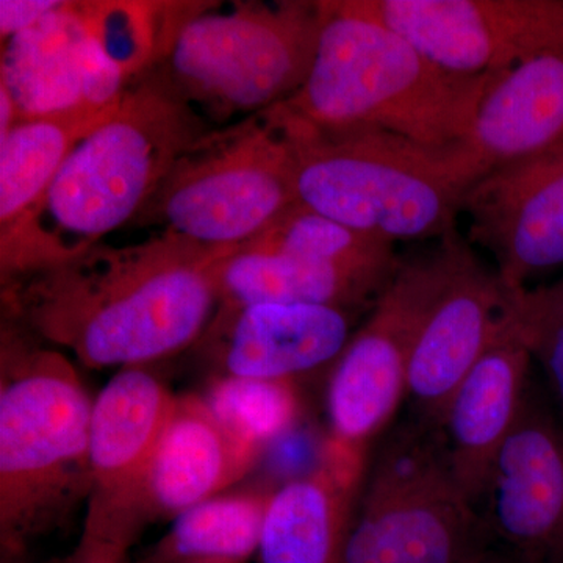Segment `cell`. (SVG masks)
Listing matches in <instances>:
<instances>
[{
  "label": "cell",
  "mask_w": 563,
  "mask_h": 563,
  "mask_svg": "<svg viewBox=\"0 0 563 563\" xmlns=\"http://www.w3.org/2000/svg\"><path fill=\"white\" fill-rule=\"evenodd\" d=\"M514 322L563 417V276L515 291Z\"/></svg>",
  "instance_id": "cell-26"
},
{
  "label": "cell",
  "mask_w": 563,
  "mask_h": 563,
  "mask_svg": "<svg viewBox=\"0 0 563 563\" xmlns=\"http://www.w3.org/2000/svg\"><path fill=\"white\" fill-rule=\"evenodd\" d=\"M291 383L220 374L203 398L225 428L263 450L296 420L298 398Z\"/></svg>",
  "instance_id": "cell-25"
},
{
  "label": "cell",
  "mask_w": 563,
  "mask_h": 563,
  "mask_svg": "<svg viewBox=\"0 0 563 563\" xmlns=\"http://www.w3.org/2000/svg\"><path fill=\"white\" fill-rule=\"evenodd\" d=\"M448 263L410 355L407 395L421 422L440 428L457 385L514 321V288L485 268L453 229L443 236Z\"/></svg>",
  "instance_id": "cell-12"
},
{
  "label": "cell",
  "mask_w": 563,
  "mask_h": 563,
  "mask_svg": "<svg viewBox=\"0 0 563 563\" xmlns=\"http://www.w3.org/2000/svg\"><path fill=\"white\" fill-rule=\"evenodd\" d=\"M531 365L512 321L466 373L444 409L439 431L455 477L476 507L493 459L523 409Z\"/></svg>",
  "instance_id": "cell-17"
},
{
  "label": "cell",
  "mask_w": 563,
  "mask_h": 563,
  "mask_svg": "<svg viewBox=\"0 0 563 563\" xmlns=\"http://www.w3.org/2000/svg\"><path fill=\"white\" fill-rule=\"evenodd\" d=\"M344 542L342 563H472L483 521L463 492L439 429L421 422L376 459Z\"/></svg>",
  "instance_id": "cell-8"
},
{
  "label": "cell",
  "mask_w": 563,
  "mask_h": 563,
  "mask_svg": "<svg viewBox=\"0 0 563 563\" xmlns=\"http://www.w3.org/2000/svg\"><path fill=\"white\" fill-rule=\"evenodd\" d=\"M18 122V111L5 88L0 87V141L5 140Z\"/></svg>",
  "instance_id": "cell-29"
},
{
  "label": "cell",
  "mask_w": 563,
  "mask_h": 563,
  "mask_svg": "<svg viewBox=\"0 0 563 563\" xmlns=\"http://www.w3.org/2000/svg\"><path fill=\"white\" fill-rule=\"evenodd\" d=\"M472 563H525L517 558H488V555L481 554L479 558L474 559Z\"/></svg>",
  "instance_id": "cell-30"
},
{
  "label": "cell",
  "mask_w": 563,
  "mask_h": 563,
  "mask_svg": "<svg viewBox=\"0 0 563 563\" xmlns=\"http://www.w3.org/2000/svg\"><path fill=\"white\" fill-rule=\"evenodd\" d=\"M446 247L402 262L372 314L335 361L328 387V444L366 457L407 395V374L422 318L442 287Z\"/></svg>",
  "instance_id": "cell-10"
},
{
  "label": "cell",
  "mask_w": 563,
  "mask_h": 563,
  "mask_svg": "<svg viewBox=\"0 0 563 563\" xmlns=\"http://www.w3.org/2000/svg\"><path fill=\"white\" fill-rule=\"evenodd\" d=\"M261 451L225 428L203 396H179L141 488L147 521L174 520L222 495L250 473Z\"/></svg>",
  "instance_id": "cell-18"
},
{
  "label": "cell",
  "mask_w": 563,
  "mask_h": 563,
  "mask_svg": "<svg viewBox=\"0 0 563 563\" xmlns=\"http://www.w3.org/2000/svg\"><path fill=\"white\" fill-rule=\"evenodd\" d=\"M429 60L463 76L504 74L563 43V0H347Z\"/></svg>",
  "instance_id": "cell-11"
},
{
  "label": "cell",
  "mask_w": 563,
  "mask_h": 563,
  "mask_svg": "<svg viewBox=\"0 0 563 563\" xmlns=\"http://www.w3.org/2000/svg\"><path fill=\"white\" fill-rule=\"evenodd\" d=\"M563 141V43L499 74L472 131L450 154L472 187L485 174Z\"/></svg>",
  "instance_id": "cell-16"
},
{
  "label": "cell",
  "mask_w": 563,
  "mask_h": 563,
  "mask_svg": "<svg viewBox=\"0 0 563 563\" xmlns=\"http://www.w3.org/2000/svg\"><path fill=\"white\" fill-rule=\"evenodd\" d=\"M351 312L309 303L218 309L209 340L224 376L292 380L335 362L351 339Z\"/></svg>",
  "instance_id": "cell-15"
},
{
  "label": "cell",
  "mask_w": 563,
  "mask_h": 563,
  "mask_svg": "<svg viewBox=\"0 0 563 563\" xmlns=\"http://www.w3.org/2000/svg\"><path fill=\"white\" fill-rule=\"evenodd\" d=\"M481 504L488 529L514 558L563 563V422L532 387L493 459Z\"/></svg>",
  "instance_id": "cell-14"
},
{
  "label": "cell",
  "mask_w": 563,
  "mask_h": 563,
  "mask_svg": "<svg viewBox=\"0 0 563 563\" xmlns=\"http://www.w3.org/2000/svg\"><path fill=\"white\" fill-rule=\"evenodd\" d=\"M272 493L218 495L174 518L147 563H244L258 553Z\"/></svg>",
  "instance_id": "cell-23"
},
{
  "label": "cell",
  "mask_w": 563,
  "mask_h": 563,
  "mask_svg": "<svg viewBox=\"0 0 563 563\" xmlns=\"http://www.w3.org/2000/svg\"><path fill=\"white\" fill-rule=\"evenodd\" d=\"M272 110L291 141L296 202L393 244L455 229L470 185L450 146L377 131L320 135Z\"/></svg>",
  "instance_id": "cell-5"
},
{
  "label": "cell",
  "mask_w": 563,
  "mask_h": 563,
  "mask_svg": "<svg viewBox=\"0 0 563 563\" xmlns=\"http://www.w3.org/2000/svg\"><path fill=\"white\" fill-rule=\"evenodd\" d=\"M365 461L325 444L313 472L272 493L258 561L342 563Z\"/></svg>",
  "instance_id": "cell-19"
},
{
  "label": "cell",
  "mask_w": 563,
  "mask_h": 563,
  "mask_svg": "<svg viewBox=\"0 0 563 563\" xmlns=\"http://www.w3.org/2000/svg\"><path fill=\"white\" fill-rule=\"evenodd\" d=\"M296 202L295 155L272 109L181 152L140 217L207 247H239Z\"/></svg>",
  "instance_id": "cell-7"
},
{
  "label": "cell",
  "mask_w": 563,
  "mask_h": 563,
  "mask_svg": "<svg viewBox=\"0 0 563 563\" xmlns=\"http://www.w3.org/2000/svg\"><path fill=\"white\" fill-rule=\"evenodd\" d=\"M470 242L514 290L563 265V141L474 181L463 196Z\"/></svg>",
  "instance_id": "cell-13"
},
{
  "label": "cell",
  "mask_w": 563,
  "mask_h": 563,
  "mask_svg": "<svg viewBox=\"0 0 563 563\" xmlns=\"http://www.w3.org/2000/svg\"><path fill=\"white\" fill-rule=\"evenodd\" d=\"M177 398L146 366L111 377L91 407V493L141 507V488Z\"/></svg>",
  "instance_id": "cell-20"
},
{
  "label": "cell",
  "mask_w": 563,
  "mask_h": 563,
  "mask_svg": "<svg viewBox=\"0 0 563 563\" xmlns=\"http://www.w3.org/2000/svg\"><path fill=\"white\" fill-rule=\"evenodd\" d=\"M120 102L18 120L0 141V233L33 209L74 146L110 118Z\"/></svg>",
  "instance_id": "cell-22"
},
{
  "label": "cell",
  "mask_w": 563,
  "mask_h": 563,
  "mask_svg": "<svg viewBox=\"0 0 563 563\" xmlns=\"http://www.w3.org/2000/svg\"><path fill=\"white\" fill-rule=\"evenodd\" d=\"M321 2H190L150 74L214 121L261 113L287 101L312 68Z\"/></svg>",
  "instance_id": "cell-6"
},
{
  "label": "cell",
  "mask_w": 563,
  "mask_h": 563,
  "mask_svg": "<svg viewBox=\"0 0 563 563\" xmlns=\"http://www.w3.org/2000/svg\"><path fill=\"white\" fill-rule=\"evenodd\" d=\"M235 247L163 232L98 244L73 261L2 284L11 324L91 369L131 368L198 342L218 310V265Z\"/></svg>",
  "instance_id": "cell-1"
},
{
  "label": "cell",
  "mask_w": 563,
  "mask_h": 563,
  "mask_svg": "<svg viewBox=\"0 0 563 563\" xmlns=\"http://www.w3.org/2000/svg\"><path fill=\"white\" fill-rule=\"evenodd\" d=\"M321 11L309 76L274 107L285 121L320 135L377 131L429 147L466 139L499 74L443 69L347 0H321Z\"/></svg>",
  "instance_id": "cell-3"
},
{
  "label": "cell",
  "mask_w": 563,
  "mask_h": 563,
  "mask_svg": "<svg viewBox=\"0 0 563 563\" xmlns=\"http://www.w3.org/2000/svg\"><path fill=\"white\" fill-rule=\"evenodd\" d=\"M203 133L199 114L147 73L74 146L33 209L0 233L2 284L73 261L140 217Z\"/></svg>",
  "instance_id": "cell-2"
},
{
  "label": "cell",
  "mask_w": 563,
  "mask_h": 563,
  "mask_svg": "<svg viewBox=\"0 0 563 563\" xmlns=\"http://www.w3.org/2000/svg\"><path fill=\"white\" fill-rule=\"evenodd\" d=\"M391 279L246 243L218 265V309L309 303L347 310L374 303Z\"/></svg>",
  "instance_id": "cell-21"
},
{
  "label": "cell",
  "mask_w": 563,
  "mask_h": 563,
  "mask_svg": "<svg viewBox=\"0 0 563 563\" xmlns=\"http://www.w3.org/2000/svg\"><path fill=\"white\" fill-rule=\"evenodd\" d=\"M0 563H27V553H0Z\"/></svg>",
  "instance_id": "cell-31"
},
{
  "label": "cell",
  "mask_w": 563,
  "mask_h": 563,
  "mask_svg": "<svg viewBox=\"0 0 563 563\" xmlns=\"http://www.w3.org/2000/svg\"><path fill=\"white\" fill-rule=\"evenodd\" d=\"M146 523L139 504L91 493L79 542L66 563H129V551Z\"/></svg>",
  "instance_id": "cell-27"
},
{
  "label": "cell",
  "mask_w": 563,
  "mask_h": 563,
  "mask_svg": "<svg viewBox=\"0 0 563 563\" xmlns=\"http://www.w3.org/2000/svg\"><path fill=\"white\" fill-rule=\"evenodd\" d=\"M247 243L383 279H393L402 263L395 254V244L354 231L298 202Z\"/></svg>",
  "instance_id": "cell-24"
},
{
  "label": "cell",
  "mask_w": 563,
  "mask_h": 563,
  "mask_svg": "<svg viewBox=\"0 0 563 563\" xmlns=\"http://www.w3.org/2000/svg\"><path fill=\"white\" fill-rule=\"evenodd\" d=\"M152 65L139 14L118 2H62L31 31L3 41L0 87L18 120L110 107Z\"/></svg>",
  "instance_id": "cell-9"
},
{
  "label": "cell",
  "mask_w": 563,
  "mask_h": 563,
  "mask_svg": "<svg viewBox=\"0 0 563 563\" xmlns=\"http://www.w3.org/2000/svg\"><path fill=\"white\" fill-rule=\"evenodd\" d=\"M35 340L3 325L0 553H29L92 492V401L66 355Z\"/></svg>",
  "instance_id": "cell-4"
},
{
  "label": "cell",
  "mask_w": 563,
  "mask_h": 563,
  "mask_svg": "<svg viewBox=\"0 0 563 563\" xmlns=\"http://www.w3.org/2000/svg\"><path fill=\"white\" fill-rule=\"evenodd\" d=\"M60 5V0H2L0 2L2 43L20 33L31 31Z\"/></svg>",
  "instance_id": "cell-28"
}]
</instances>
